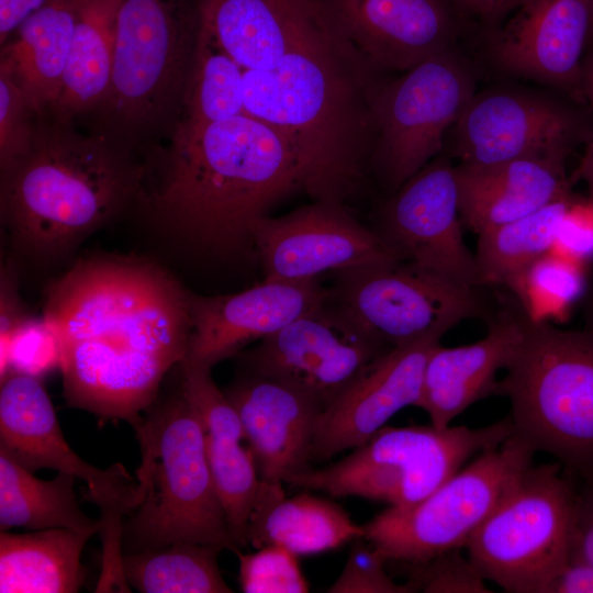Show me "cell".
Masks as SVG:
<instances>
[{
	"mask_svg": "<svg viewBox=\"0 0 593 593\" xmlns=\"http://www.w3.org/2000/svg\"><path fill=\"white\" fill-rule=\"evenodd\" d=\"M0 374L9 372V343L13 331L30 315L25 312L18 293L16 276L12 266L1 270L0 302Z\"/></svg>",
	"mask_w": 593,
	"mask_h": 593,
	"instance_id": "60d3db41",
	"label": "cell"
},
{
	"mask_svg": "<svg viewBox=\"0 0 593 593\" xmlns=\"http://www.w3.org/2000/svg\"><path fill=\"white\" fill-rule=\"evenodd\" d=\"M573 208L572 194L536 212L478 234L475 264L482 287H508L548 254Z\"/></svg>",
	"mask_w": 593,
	"mask_h": 593,
	"instance_id": "f546056e",
	"label": "cell"
},
{
	"mask_svg": "<svg viewBox=\"0 0 593 593\" xmlns=\"http://www.w3.org/2000/svg\"><path fill=\"white\" fill-rule=\"evenodd\" d=\"M523 332V312H504L472 344L455 347L438 344L427 359L415 406L426 412L434 427L450 426L470 405L495 394L497 372L508 366Z\"/></svg>",
	"mask_w": 593,
	"mask_h": 593,
	"instance_id": "603a6c76",
	"label": "cell"
},
{
	"mask_svg": "<svg viewBox=\"0 0 593 593\" xmlns=\"http://www.w3.org/2000/svg\"><path fill=\"white\" fill-rule=\"evenodd\" d=\"M544 593H593V564L571 556L547 583Z\"/></svg>",
	"mask_w": 593,
	"mask_h": 593,
	"instance_id": "7bdbcfd3",
	"label": "cell"
},
{
	"mask_svg": "<svg viewBox=\"0 0 593 593\" xmlns=\"http://www.w3.org/2000/svg\"><path fill=\"white\" fill-rule=\"evenodd\" d=\"M79 0H57L31 14L1 51L30 108L52 112L63 87Z\"/></svg>",
	"mask_w": 593,
	"mask_h": 593,
	"instance_id": "484cf974",
	"label": "cell"
},
{
	"mask_svg": "<svg viewBox=\"0 0 593 593\" xmlns=\"http://www.w3.org/2000/svg\"><path fill=\"white\" fill-rule=\"evenodd\" d=\"M331 298L317 280L264 281L248 290L214 296L188 293L190 337L180 365L211 368L237 356Z\"/></svg>",
	"mask_w": 593,
	"mask_h": 593,
	"instance_id": "e0dca14e",
	"label": "cell"
},
{
	"mask_svg": "<svg viewBox=\"0 0 593 593\" xmlns=\"http://www.w3.org/2000/svg\"><path fill=\"white\" fill-rule=\"evenodd\" d=\"M188 293L158 265L131 257L81 259L54 280L43 317L59 342L68 406L137 423L186 357Z\"/></svg>",
	"mask_w": 593,
	"mask_h": 593,
	"instance_id": "6da1fadb",
	"label": "cell"
},
{
	"mask_svg": "<svg viewBox=\"0 0 593 593\" xmlns=\"http://www.w3.org/2000/svg\"><path fill=\"white\" fill-rule=\"evenodd\" d=\"M333 275L331 300L390 349L444 336L462 321L488 314L480 288L455 283L409 261L356 266Z\"/></svg>",
	"mask_w": 593,
	"mask_h": 593,
	"instance_id": "7c38bea8",
	"label": "cell"
},
{
	"mask_svg": "<svg viewBox=\"0 0 593 593\" xmlns=\"http://www.w3.org/2000/svg\"><path fill=\"white\" fill-rule=\"evenodd\" d=\"M91 537L68 528L1 530L0 592H78L86 579L81 553Z\"/></svg>",
	"mask_w": 593,
	"mask_h": 593,
	"instance_id": "4316f807",
	"label": "cell"
},
{
	"mask_svg": "<svg viewBox=\"0 0 593 593\" xmlns=\"http://www.w3.org/2000/svg\"><path fill=\"white\" fill-rule=\"evenodd\" d=\"M223 391L237 412L260 480L286 483L311 468L318 403L282 382L244 371Z\"/></svg>",
	"mask_w": 593,
	"mask_h": 593,
	"instance_id": "7402d4cb",
	"label": "cell"
},
{
	"mask_svg": "<svg viewBox=\"0 0 593 593\" xmlns=\"http://www.w3.org/2000/svg\"><path fill=\"white\" fill-rule=\"evenodd\" d=\"M76 480L61 472L51 480L38 479L0 449V529L68 528L94 536L100 522L81 510Z\"/></svg>",
	"mask_w": 593,
	"mask_h": 593,
	"instance_id": "f1b7e54d",
	"label": "cell"
},
{
	"mask_svg": "<svg viewBox=\"0 0 593 593\" xmlns=\"http://www.w3.org/2000/svg\"><path fill=\"white\" fill-rule=\"evenodd\" d=\"M387 557L363 537L353 540L339 577L329 585V593H414L409 581L400 584L385 570Z\"/></svg>",
	"mask_w": 593,
	"mask_h": 593,
	"instance_id": "74e56055",
	"label": "cell"
},
{
	"mask_svg": "<svg viewBox=\"0 0 593 593\" xmlns=\"http://www.w3.org/2000/svg\"><path fill=\"white\" fill-rule=\"evenodd\" d=\"M591 12H592V21H591V31H590V42L593 41V0H591Z\"/></svg>",
	"mask_w": 593,
	"mask_h": 593,
	"instance_id": "f907efd6",
	"label": "cell"
},
{
	"mask_svg": "<svg viewBox=\"0 0 593 593\" xmlns=\"http://www.w3.org/2000/svg\"><path fill=\"white\" fill-rule=\"evenodd\" d=\"M344 30L377 70L406 71L454 47L462 10L452 0H333Z\"/></svg>",
	"mask_w": 593,
	"mask_h": 593,
	"instance_id": "44dd1931",
	"label": "cell"
},
{
	"mask_svg": "<svg viewBox=\"0 0 593 593\" xmlns=\"http://www.w3.org/2000/svg\"><path fill=\"white\" fill-rule=\"evenodd\" d=\"M591 21V0H525L492 36L491 56L508 72L583 98Z\"/></svg>",
	"mask_w": 593,
	"mask_h": 593,
	"instance_id": "ffe728a7",
	"label": "cell"
},
{
	"mask_svg": "<svg viewBox=\"0 0 593 593\" xmlns=\"http://www.w3.org/2000/svg\"><path fill=\"white\" fill-rule=\"evenodd\" d=\"M145 174L102 133L38 124L30 150L1 169V219L22 254L58 258L138 200Z\"/></svg>",
	"mask_w": 593,
	"mask_h": 593,
	"instance_id": "3957f363",
	"label": "cell"
},
{
	"mask_svg": "<svg viewBox=\"0 0 593 593\" xmlns=\"http://www.w3.org/2000/svg\"><path fill=\"white\" fill-rule=\"evenodd\" d=\"M200 30L197 0H120L98 133L130 147L180 121Z\"/></svg>",
	"mask_w": 593,
	"mask_h": 593,
	"instance_id": "8992f818",
	"label": "cell"
},
{
	"mask_svg": "<svg viewBox=\"0 0 593 593\" xmlns=\"http://www.w3.org/2000/svg\"><path fill=\"white\" fill-rule=\"evenodd\" d=\"M206 454L216 493L228 524L233 551L244 549L260 477L254 456L242 440L206 435Z\"/></svg>",
	"mask_w": 593,
	"mask_h": 593,
	"instance_id": "d6a6232c",
	"label": "cell"
},
{
	"mask_svg": "<svg viewBox=\"0 0 593 593\" xmlns=\"http://www.w3.org/2000/svg\"><path fill=\"white\" fill-rule=\"evenodd\" d=\"M57 0H0V42L8 36L34 12Z\"/></svg>",
	"mask_w": 593,
	"mask_h": 593,
	"instance_id": "ee69618b",
	"label": "cell"
},
{
	"mask_svg": "<svg viewBox=\"0 0 593 593\" xmlns=\"http://www.w3.org/2000/svg\"><path fill=\"white\" fill-rule=\"evenodd\" d=\"M180 390L199 417L206 435L242 440L244 432L236 410L211 376V368L179 365Z\"/></svg>",
	"mask_w": 593,
	"mask_h": 593,
	"instance_id": "d590c367",
	"label": "cell"
},
{
	"mask_svg": "<svg viewBox=\"0 0 593 593\" xmlns=\"http://www.w3.org/2000/svg\"><path fill=\"white\" fill-rule=\"evenodd\" d=\"M583 328L593 332V265L582 292Z\"/></svg>",
	"mask_w": 593,
	"mask_h": 593,
	"instance_id": "bcb514c9",
	"label": "cell"
},
{
	"mask_svg": "<svg viewBox=\"0 0 593 593\" xmlns=\"http://www.w3.org/2000/svg\"><path fill=\"white\" fill-rule=\"evenodd\" d=\"M580 286L575 271L548 253L525 269L507 289L516 294L529 318L547 320L577 296Z\"/></svg>",
	"mask_w": 593,
	"mask_h": 593,
	"instance_id": "836d02e7",
	"label": "cell"
},
{
	"mask_svg": "<svg viewBox=\"0 0 593 593\" xmlns=\"http://www.w3.org/2000/svg\"><path fill=\"white\" fill-rule=\"evenodd\" d=\"M556 461L524 470L470 537L467 556L510 593H544L570 559L579 492Z\"/></svg>",
	"mask_w": 593,
	"mask_h": 593,
	"instance_id": "ba28073f",
	"label": "cell"
},
{
	"mask_svg": "<svg viewBox=\"0 0 593 593\" xmlns=\"http://www.w3.org/2000/svg\"><path fill=\"white\" fill-rule=\"evenodd\" d=\"M463 13L480 15L485 19L491 0H452Z\"/></svg>",
	"mask_w": 593,
	"mask_h": 593,
	"instance_id": "681fc988",
	"label": "cell"
},
{
	"mask_svg": "<svg viewBox=\"0 0 593 593\" xmlns=\"http://www.w3.org/2000/svg\"><path fill=\"white\" fill-rule=\"evenodd\" d=\"M410 581L417 592L426 593H491L478 567L459 549L445 551L428 561L413 564Z\"/></svg>",
	"mask_w": 593,
	"mask_h": 593,
	"instance_id": "ab89813d",
	"label": "cell"
},
{
	"mask_svg": "<svg viewBox=\"0 0 593 593\" xmlns=\"http://www.w3.org/2000/svg\"><path fill=\"white\" fill-rule=\"evenodd\" d=\"M223 549L212 544L175 542L124 553L123 574L142 593H232L217 563Z\"/></svg>",
	"mask_w": 593,
	"mask_h": 593,
	"instance_id": "4dcf8cb0",
	"label": "cell"
},
{
	"mask_svg": "<svg viewBox=\"0 0 593 593\" xmlns=\"http://www.w3.org/2000/svg\"><path fill=\"white\" fill-rule=\"evenodd\" d=\"M0 449L31 472L53 469L86 483V497L100 512L101 575L96 592H131L122 569V527L143 496L139 481L120 462L100 469L76 454L40 379L22 373H9L1 381Z\"/></svg>",
	"mask_w": 593,
	"mask_h": 593,
	"instance_id": "9c48e42d",
	"label": "cell"
},
{
	"mask_svg": "<svg viewBox=\"0 0 593 593\" xmlns=\"http://www.w3.org/2000/svg\"><path fill=\"white\" fill-rule=\"evenodd\" d=\"M363 535V525L340 505L309 493L287 497L282 483L261 480L246 539L257 549L278 545L299 557L337 549Z\"/></svg>",
	"mask_w": 593,
	"mask_h": 593,
	"instance_id": "d4e9b609",
	"label": "cell"
},
{
	"mask_svg": "<svg viewBox=\"0 0 593 593\" xmlns=\"http://www.w3.org/2000/svg\"><path fill=\"white\" fill-rule=\"evenodd\" d=\"M120 0H79L68 61L59 97L52 110L59 123L94 112L112 77Z\"/></svg>",
	"mask_w": 593,
	"mask_h": 593,
	"instance_id": "83f0119b",
	"label": "cell"
},
{
	"mask_svg": "<svg viewBox=\"0 0 593 593\" xmlns=\"http://www.w3.org/2000/svg\"><path fill=\"white\" fill-rule=\"evenodd\" d=\"M132 427L142 454L136 477L143 496L123 522V555L175 542L233 550L208 460L206 434L180 388L164 399L158 395Z\"/></svg>",
	"mask_w": 593,
	"mask_h": 593,
	"instance_id": "277c9868",
	"label": "cell"
},
{
	"mask_svg": "<svg viewBox=\"0 0 593 593\" xmlns=\"http://www.w3.org/2000/svg\"><path fill=\"white\" fill-rule=\"evenodd\" d=\"M239 561V585L245 593H306L309 583L298 556L278 545L255 552L235 551Z\"/></svg>",
	"mask_w": 593,
	"mask_h": 593,
	"instance_id": "e575fe53",
	"label": "cell"
},
{
	"mask_svg": "<svg viewBox=\"0 0 593 593\" xmlns=\"http://www.w3.org/2000/svg\"><path fill=\"white\" fill-rule=\"evenodd\" d=\"M474 94L473 69L455 47L380 81L371 97L369 174L389 195L440 155Z\"/></svg>",
	"mask_w": 593,
	"mask_h": 593,
	"instance_id": "30bf717a",
	"label": "cell"
},
{
	"mask_svg": "<svg viewBox=\"0 0 593 593\" xmlns=\"http://www.w3.org/2000/svg\"><path fill=\"white\" fill-rule=\"evenodd\" d=\"M441 337L392 348L374 360L320 413L311 461H324L365 444L398 412L415 405L427 359Z\"/></svg>",
	"mask_w": 593,
	"mask_h": 593,
	"instance_id": "d6986e66",
	"label": "cell"
},
{
	"mask_svg": "<svg viewBox=\"0 0 593 593\" xmlns=\"http://www.w3.org/2000/svg\"><path fill=\"white\" fill-rule=\"evenodd\" d=\"M347 206L313 201L282 216L256 221L251 238L264 281H309L326 271L401 260Z\"/></svg>",
	"mask_w": 593,
	"mask_h": 593,
	"instance_id": "9a60e30c",
	"label": "cell"
},
{
	"mask_svg": "<svg viewBox=\"0 0 593 593\" xmlns=\"http://www.w3.org/2000/svg\"><path fill=\"white\" fill-rule=\"evenodd\" d=\"M452 128L459 165L519 158H568L581 137L579 118L547 97L517 90L475 93Z\"/></svg>",
	"mask_w": 593,
	"mask_h": 593,
	"instance_id": "2e32d148",
	"label": "cell"
},
{
	"mask_svg": "<svg viewBox=\"0 0 593 593\" xmlns=\"http://www.w3.org/2000/svg\"><path fill=\"white\" fill-rule=\"evenodd\" d=\"M208 27L244 70L271 71L302 44L347 38L333 0H197Z\"/></svg>",
	"mask_w": 593,
	"mask_h": 593,
	"instance_id": "ac0fdd59",
	"label": "cell"
},
{
	"mask_svg": "<svg viewBox=\"0 0 593 593\" xmlns=\"http://www.w3.org/2000/svg\"><path fill=\"white\" fill-rule=\"evenodd\" d=\"M59 363L58 338L43 316L27 317L11 334L9 373H22L40 379L59 368Z\"/></svg>",
	"mask_w": 593,
	"mask_h": 593,
	"instance_id": "f35d334b",
	"label": "cell"
},
{
	"mask_svg": "<svg viewBox=\"0 0 593 593\" xmlns=\"http://www.w3.org/2000/svg\"><path fill=\"white\" fill-rule=\"evenodd\" d=\"M567 158H519L456 165L462 224L477 235L571 194Z\"/></svg>",
	"mask_w": 593,
	"mask_h": 593,
	"instance_id": "cb8c5ba5",
	"label": "cell"
},
{
	"mask_svg": "<svg viewBox=\"0 0 593 593\" xmlns=\"http://www.w3.org/2000/svg\"><path fill=\"white\" fill-rule=\"evenodd\" d=\"M593 564V483L579 492L572 555Z\"/></svg>",
	"mask_w": 593,
	"mask_h": 593,
	"instance_id": "b9f144b4",
	"label": "cell"
},
{
	"mask_svg": "<svg viewBox=\"0 0 593 593\" xmlns=\"http://www.w3.org/2000/svg\"><path fill=\"white\" fill-rule=\"evenodd\" d=\"M575 176L584 181L590 200L593 202V138L585 148L578 169L575 170Z\"/></svg>",
	"mask_w": 593,
	"mask_h": 593,
	"instance_id": "f6af8a7d",
	"label": "cell"
},
{
	"mask_svg": "<svg viewBox=\"0 0 593 593\" xmlns=\"http://www.w3.org/2000/svg\"><path fill=\"white\" fill-rule=\"evenodd\" d=\"M244 114V69L200 23L180 121L202 125Z\"/></svg>",
	"mask_w": 593,
	"mask_h": 593,
	"instance_id": "1f68e13d",
	"label": "cell"
},
{
	"mask_svg": "<svg viewBox=\"0 0 593 593\" xmlns=\"http://www.w3.org/2000/svg\"><path fill=\"white\" fill-rule=\"evenodd\" d=\"M523 325L495 394L508 399L515 434L593 483V332L524 312Z\"/></svg>",
	"mask_w": 593,
	"mask_h": 593,
	"instance_id": "5b68a950",
	"label": "cell"
},
{
	"mask_svg": "<svg viewBox=\"0 0 593 593\" xmlns=\"http://www.w3.org/2000/svg\"><path fill=\"white\" fill-rule=\"evenodd\" d=\"M581 89L583 98L593 108V48L582 61Z\"/></svg>",
	"mask_w": 593,
	"mask_h": 593,
	"instance_id": "7dc6e473",
	"label": "cell"
},
{
	"mask_svg": "<svg viewBox=\"0 0 593 593\" xmlns=\"http://www.w3.org/2000/svg\"><path fill=\"white\" fill-rule=\"evenodd\" d=\"M456 166L438 155L378 208L371 227L403 261L455 283L482 288L463 239Z\"/></svg>",
	"mask_w": 593,
	"mask_h": 593,
	"instance_id": "5bb4252c",
	"label": "cell"
},
{
	"mask_svg": "<svg viewBox=\"0 0 593 593\" xmlns=\"http://www.w3.org/2000/svg\"><path fill=\"white\" fill-rule=\"evenodd\" d=\"M525 0H491V4L485 16V20L494 23L506 14L513 12Z\"/></svg>",
	"mask_w": 593,
	"mask_h": 593,
	"instance_id": "c3c4849f",
	"label": "cell"
},
{
	"mask_svg": "<svg viewBox=\"0 0 593 593\" xmlns=\"http://www.w3.org/2000/svg\"><path fill=\"white\" fill-rule=\"evenodd\" d=\"M36 114L30 108L8 66L0 61V166L8 167L31 148L37 125ZM37 118V116H36Z\"/></svg>",
	"mask_w": 593,
	"mask_h": 593,
	"instance_id": "8d00e7d4",
	"label": "cell"
},
{
	"mask_svg": "<svg viewBox=\"0 0 593 593\" xmlns=\"http://www.w3.org/2000/svg\"><path fill=\"white\" fill-rule=\"evenodd\" d=\"M512 433L510 416L480 428L384 426L342 460L320 469L311 467L286 483L407 510L461 469L470 457L499 446Z\"/></svg>",
	"mask_w": 593,
	"mask_h": 593,
	"instance_id": "52a82bcc",
	"label": "cell"
},
{
	"mask_svg": "<svg viewBox=\"0 0 593 593\" xmlns=\"http://www.w3.org/2000/svg\"><path fill=\"white\" fill-rule=\"evenodd\" d=\"M388 350L329 298L236 357L244 372L282 382L323 411Z\"/></svg>",
	"mask_w": 593,
	"mask_h": 593,
	"instance_id": "4fadbf2b",
	"label": "cell"
},
{
	"mask_svg": "<svg viewBox=\"0 0 593 593\" xmlns=\"http://www.w3.org/2000/svg\"><path fill=\"white\" fill-rule=\"evenodd\" d=\"M534 448L514 432L407 510L388 507L363 525V538L388 561L419 564L465 547L519 475Z\"/></svg>",
	"mask_w": 593,
	"mask_h": 593,
	"instance_id": "8fae6325",
	"label": "cell"
},
{
	"mask_svg": "<svg viewBox=\"0 0 593 593\" xmlns=\"http://www.w3.org/2000/svg\"><path fill=\"white\" fill-rule=\"evenodd\" d=\"M313 189L291 142L249 114L179 121L160 178L138 200L164 233L212 257H256L251 227L289 195Z\"/></svg>",
	"mask_w": 593,
	"mask_h": 593,
	"instance_id": "7a4b0ae2",
	"label": "cell"
}]
</instances>
